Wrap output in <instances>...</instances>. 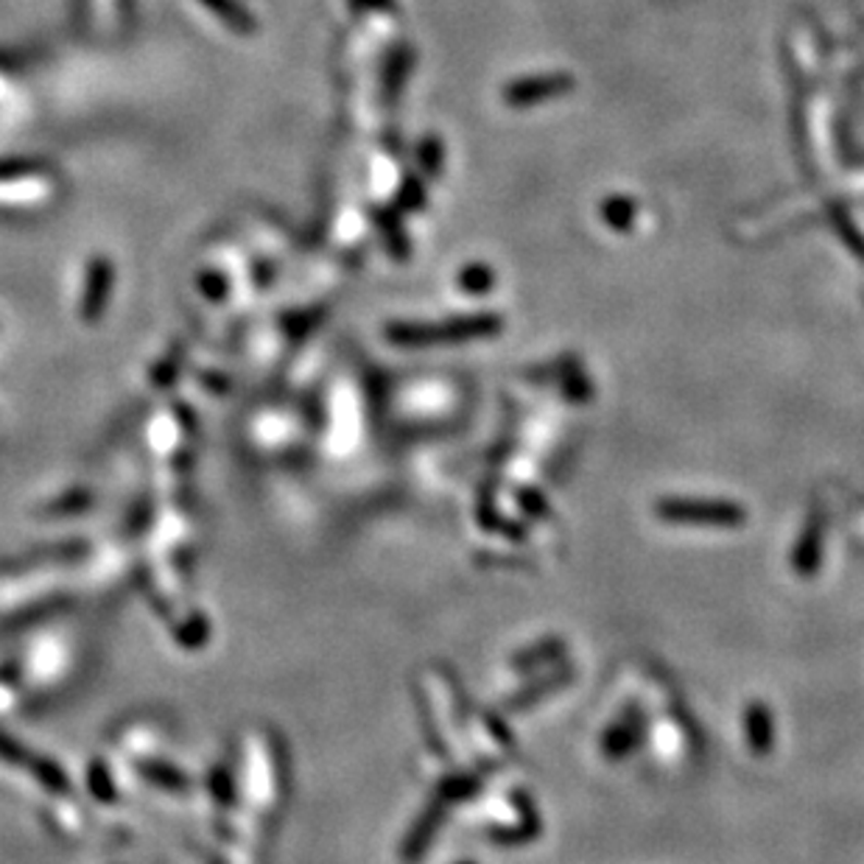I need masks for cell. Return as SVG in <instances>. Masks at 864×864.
Wrapping results in <instances>:
<instances>
[{"instance_id":"cell-1","label":"cell","mask_w":864,"mask_h":864,"mask_svg":"<svg viewBox=\"0 0 864 864\" xmlns=\"http://www.w3.org/2000/svg\"><path fill=\"white\" fill-rule=\"evenodd\" d=\"M658 515L671 523H716L735 526L744 521L742 507L725 501H703V498H669L658 503Z\"/></svg>"}]
</instances>
